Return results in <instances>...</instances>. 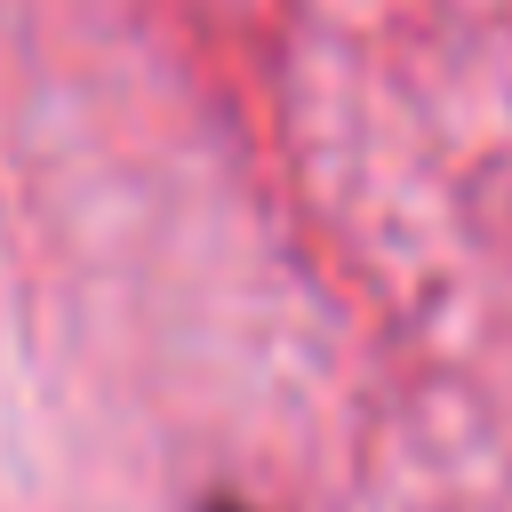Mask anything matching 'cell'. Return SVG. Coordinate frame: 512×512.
I'll list each match as a JSON object with an SVG mask.
<instances>
[{
  "label": "cell",
  "instance_id": "obj_1",
  "mask_svg": "<svg viewBox=\"0 0 512 512\" xmlns=\"http://www.w3.org/2000/svg\"><path fill=\"white\" fill-rule=\"evenodd\" d=\"M216 512H240V504H216Z\"/></svg>",
  "mask_w": 512,
  "mask_h": 512
}]
</instances>
